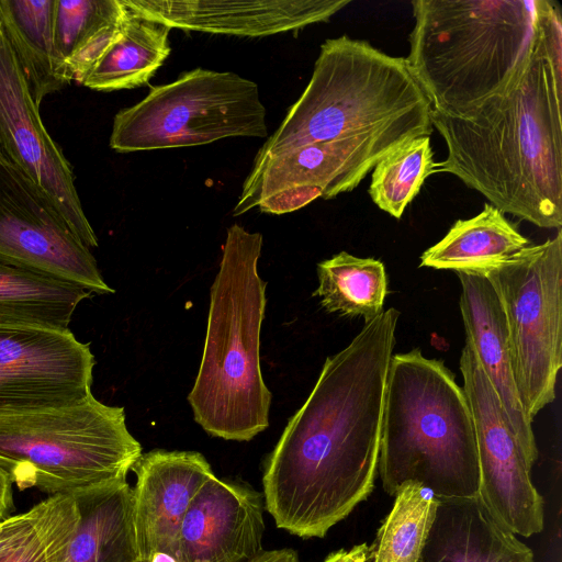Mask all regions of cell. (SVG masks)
<instances>
[{
  "label": "cell",
  "mask_w": 562,
  "mask_h": 562,
  "mask_svg": "<svg viewBox=\"0 0 562 562\" xmlns=\"http://www.w3.org/2000/svg\"><path fill=\"white\" fill-rule=\"evenodd\" d=\"M266 115L256 82L232 71L195 68L119 111L110 147L133 153L262 138L268 136Z\"/></svg>",
  "instance_id": "obj_8"
},
{
  "label": "cell",
  "mask_w": 562,
  "mask_h": 562,
  "mask_svg": "<svg viewBox=\"0 0 562 562\" xmlns=\"http://www.w3.org/2000/svg\"><path fill=\"white\" fill-rule=\"evenodd\" d=\"M123 0H55L54 44L72 81L86 75L122 29Z\"/></svg>",
  "instance_id": "obj_24"
},
{
  "label": "cell",
  "mask_w": 562,
  "mask_h": 562,
  "mask_svg": "<svg viewBox=\"0 0 562 562\" xmlns=\"http://www.w3.org/2000/svg\"><path fill=\"white\" fill-rule=\"evenodd\" d=\"M80 514L68 562H134L137 559L128 483L76 497Z\"/></svg>",
  "instance_id": "obj_23"
},
{
  "label": "cell",
  "mask_w": 562,
  "mask_h": 562,
  "mask_svg": "<svg viewBox=\"0 0 562 562\" xmlns=\"http://www.w3.org/2000/svg\"><path fill=\"white\" fill-rule=\"evenodd\" d=\"M435 161L430 136L411 139L382 158L373 168L369 194L374 204L395 218L419 193Z\"/></svg>",
  "instance_id": "obj_28"
},
{
  "label": "cell",
  "mask_w": 562,
  "mask_h": 562,
  "mask_svg": "<svg viewBox=\"0 0 562 562\" xmlns=\"http://www.w3.org/2000/svg\"><path fill=\"white\" fill-rule=\"evenodd\" d=\"M132 471V521L137 559L150 562L157 553L173 557L183 517L213 473L195 451L151 450L138 458Z\"/></svg>",
  "instance_id": "obj_15"
},
{
  "label": "cell",
  "mask_w": 562,
  "mask_h": 562,
  "mask_svg": "<svg viewBox=\"0 0 562 562\" xmlns=\"http://www.w3.org/2000/svg\"><path fill=\"white\" fill-rule=\"evenodd\" d=\"M55 0H0V25L40 106L72 82L54 44Z\"/></svg>",
  "instance_id": "obj_20"
},
{
  "label": "cell",
  "mask_w": 562,
  "mask_h": 562,
  "mask_svg": "<svg viewBox=\"0 0 562 562\" xmlns=\"http://www.w3.org/2000/svg\"><path fill=\"white\" fill-rule=\"evenodd\" d=\"M79 518L75 496L53 495L45 518L8 562H68Z\"/></svg>",
  "instance_id": "obj_29"
},
{
  "label": "cell",
  "mask_w": 562,
  "mask_h": 562,
  "mask_svg": "<svg viewBox=\"0 0 562 562\" xmlns=\"http://www.w3.org/2000/svg\"><path fill=\"white\" fill-rule=\"evenodd\" d=\"M431 132L430 122H400L373 132L311 143L254 162L233 215L255 207L276 215L291 213L318 198L328 200L352 191L387 154Z\"/></svg>",
  "instance_id": "obj_10"
},
{
  "label": "cell",
  "mask_w": 562,
  "mask_h": 562,
  "mask_svg": "<svg viewBox=\"0 0 562 562\" xmlns=\"http://www.w3.org/2000/svg\"><path fill=\"white\" fill-rule=\"evenodd\" d=\"M247 562H300L292 549L263 550Z\"/></svg>",
  "instance_id": "obj_33"
},
{
  "label": "cell",
  "mask_w": 562,
  "mask_h": 562,
  "mask_svg": "<svg viewBox=\"0 0 562 562\" xmlns=\"http://www.w3.org/2000/svg\"><path fill=\"white\" fill-rule=\"evenodd\" d=\"M38 108L0 25V161L46 196L88 248L97 247L71 166L47 133Z\"/></svg>",
  "instance_id": "obj_13"
},
{
  "label": "cell",
  "mask_w": 562,
  "mask_h": 562,
  "mask_svg": "<svg viewBox=\"0 0 562 562\" xmlns=\"http://www.w3.org/2000/svg\"><path fill=\"white\" fill-rule=\"evenodd\" d=\"M263 495L210 479L189 506L177 537V562H247L262 549Z\"/></svg>",
  "instance_id": "obj_16"
},
{
  "label": "cell",
  "mask_w": 562,
  "mask_h": 562,
  "mask_svg": "<svg viewBox=\"0 0 562 562\" xmlns=\"http://www.w3.org/2000/svg\"><path fill=\"white\" fill-rule=\"evenodd\" d=\"M323 562H371L370 547L361 543L349 550L340 549L328 554Z\"/></svg>",
  "instance_id": "obj_31"
},
{
  "label": "cell",
  "mask_w": 562,
  "mask_h": 562,
  "mask_svg": "<svg viewBox=\"0 0 562 562\" xmlns=\"http://www.w3.org/2000/svg\"><path fill=\"white\" fill-rule=\"evenodd\" d=\"M126 8L121 31L81 83L89 89L109 92L142 87L170 54L171 29Z\"/></svg>",
  "instance_id": "obj_22"
},
{
  "label": "cell",
  "mask_w": 562,
  "mask_h": 562,
  "mask_svg": "<svg viewBox=\"0 0 562 562\" xmlns=\"http://www.w3.org/2000/svg\"><path fill=\"white\" fill-rule=\"evenodd\" d=\"M378 471L394 496L417 483L437 499L479 496L476 432L467 394L441 360L416 348L390 361Z\"/></svg>",
  "instance_id": "obj_4"
},
{
  "label": "cell",
  "mask_w": 562,
  "mask_h": 562,
  "mask_svg": "<svg viewBox=\"0 0 562 562\" xmlns=\"http://www.w3.org/2000/svg\"><path fill=\"white\" fill-rule=\"evenodd\" d=\"M461 283L460 311L467 340L503 407L507 422L528 462L538 449L530 418L516 387L509 340L498 297L482 274L457 273Z\"/></svg>",
  "instance_id": "obj_18"
},
{
  "label": "cell",
  "mask_w": 562,
  "mask_h": 562,
  "mask_svg": "<svg viewBox=\"0 0 562 562\" xmlns=\"http://www.w3.org/2000/svg\"><path fill=\"white\" fill-rule=\"evenodd\" d=\"M463 390L470 403L480 468L479 496L492 516L515 535L543 529V498L530 479L522 452L477 357L465 339L460 357Z\"/></svg>",
  "instance_id": "obj_11"
},
{
  "label": "cell",
  "mask_w": 562,
  "mask_h": 562,
  "mask_svg": "<svg viewBox=\"0 0 562 562\" xmlns=\"http://www.w3.org/2000/svg\"><path fill=\"white\" fill-rule=\"evenodd\" d=\"M142 456L124 408L92 394L76 404L0 413V465L20 490L80 496L127 483Z\"/></svg>",
  "instance_id": "obj_7"
},
{
  "label": "cell",
  "mask_w": 562,
  "mask_h": 562,
  "mask_svg": "<svg viewBox=\"0 0 562 562\" xmlns=\"http://www.w3.org/2000/svg\"><path fill=\"white\" fill-rule=\"evenodd\" d=\"M529 245L503 212L486 203L468 220H458L445 237L420 256V267L484 274Z\"/></svg>",
  "instance_id": "obj_21"
},
{
  "label": "cell",
  "mask_w": 562,
  "mask_h": 562,
  "mask_svg": "<svg viewBox=\"0 0 562 562\" xmlns=\"http://www.w3.org/2000/svg\"><path fill=\"white\" fill-rule=\"evenodd\" d=\"M150 562H177V560L170 554L157 553L151 558Z\"/></svg>",
  "instance_id": "obj_34"
},
{
  "label": "cell",
  "mask_w": 562,
  "mask_h": 562,
  "mask_svg": "<svg viewBox=\"0 0 562 562\" xmlns=\"http://www.w3.org/2000/svg\"><path fill=\"white\" fill-rule=\"evenodd\" d=\"M134 562H144V561H140V560H136V561H134Z\"/></svg>",
  "instance_id": "obj_35"
},
{
  "label": "cell",
  "mask_w": 562,
  "mask_h": 562,
  "mask_svg": "<svg viewBox=\"0 0 562 562\" xmlns=\"http://www.w3.org/2000/svg\"><path fill=\"white\" fill-rule=\"evenodd\" d=\"M53 496L37 503L27 512L0 521V562H8L47 515Z\"/></svg>",
  "instance_id": "obj_30"
},
{
  "label": "cell",
  "mask_w": 562,
  "mask_h": 562,
  "mask_svg": "<svg viewBox=\"0 0 562 562\" xmlns=\"http://www.w3.org/2000/svg\"><path fill=\"white\" fill-rule=\"evenodd\" d=\"M94 364L90 345L70 329L0 325V413L83 401Z\"/></svg>",
  "instance_id": "obj_14"
},
{
  "label": "cell",
  "mask_w": 562,
  "mask_h": 562,
  "mask_svg": "<svg viewBox=\"0 0 562 562\" xmlns=\"http://www.w3.org/2000/svg\"><path fill=\"white\" fill-rule=\"evenodd\" d=\"M91 292L76 284L0 262V325L69 329Z\"/></svg>",
  "instance_id": "obj_25"
},
{
  "label": "cell",
  "mask_w": 562,
  "mask_h": 562,
  "mask_svg": "<svg viewBox=\"0 0 562 562\" xmlns=\"http://www.w3.org/2000/svg\"><path fill=\"white\" fill-rule=\"evenodd\" d=\"M317 276L314 295L327 312L366 323L383 311L387 277L382 261L340 251L317 265Z\"/></svg>",
  "instance_id": "obj_26"
},
{
  "label": "cell",
  "mask_w": 562,
  "mask_h": 562,
  "mask_svg": "<svg viewBox=\"0 0 562 562\" xmlns=\"http://www.w3.org/2000/svg\"><path fill=\"white\" fill-rule=\"evenodd\" d=\"M418 562H533V553L476 496L438 499Z\"/></svg>",
  "instance_id": "obj_19"
},
{
  "label": "cell",
  "mask_w": 562,
  "mask_h": 562,
  "mask_svg": "<svg viewBox=\"0 0 562 562\" xmlns=\"http://www.w3.org/2000/svg\"><path fill=\"white\" fill-rule=\"evenodd\" d=\"M431 105L405 58L347 35L326 40L312 77L274 133L258 150V162L315 142L373 132L387 125L430 121Z\"/></svg>",
  "instance_id": "obj_6"
},
{
  "label": "cell",
  "mask_w": 562,
  "mask_h": 562,
  "mask_svg": "<svg viewBox=\"0 0 562 562\" xmlns=\"http://www.w3.org/2000/svg\"><path fill=\"white\" fill-rule=\"evenodd\" d=\"M398 317L393 307L382 311L327 357L289 419L262 477L265 508L278 528L323 538L371 494Z\"/></svg>",
  "instance_id": "obj_1"
},
{
  "label": "cell",
  "mask_w": 562,
  "mask_h": 562,
  "mask_svg": "<svg viewBox=\"0 0 562 562\" xmlns=\"http://www.w3.org/2000/svg\"><path fill=\"white\" fill-rule=\"evenodd\" d=\"M0 262L76 284L91 293H114L97 260L55 205L0 161Z\"/></svg>",
  "instance_id": "obj_12"
},
{
  "label": "cell",
  "mask_w": 562,
  "mask_h": 562,
  "mask_svg": "<svg viewBox=\"0 0 562 562\" xmlns=\"http://www.w3.org/2000/svg\"><path fill=\"white\" fill-rule=\"evenodd\" d=\"M562 14L538 0V35L521 79L476 109H431L447 146L432 173L448 172L491 205L541 228L562 226Z\"/></svg>",
  "instance_id": "obj_2"
},
{
  "label": "cell",
  "mask_w": 562,
  "mask_h": 562,
  "mask_svg": "<svg viewBox=\"0 0 562 562\" xmlns=\"http://www.w3.org/2000/svg\"><path fill=\"white\" fill-rule=\"evenodd\" d=\"M12 487L9 472L0 465V521L8 518L13 509Z\"/></svg>",
  "instance_id": "obj_32"
},
{
  "label": "cell",
  "mask_w": 562,
  "mask_h": 562,
  "mask_svg": "<svg viewBox=\"0 0 562 562\" xmlns=\"http://www.w3.org/2000/svg\"><path fill=\"white\" fill-rule=\"evenodd\" d=\"M394 497L393 507L370 547L371 562H418L438 499L417 483L404 484Z\"/></svg>",
  "instance_id": "obj_27"
},
{
  "label": "cell",
  "mask_w": 562,
  "mask_h": 562,
  "mask_svg": "<svg viewBox=\"0 0 562 562\" xmlns=\"http://www.w3.org/2000/svg\"><path fill=\"white\" fill-rule=\"evenodd\" d=\"M169 29L260 37L326 22L350 0H123Z\"/></svg>",
  "instance_id": "obj_17"
},
{
  "label": "cell",
  "mask_w": 562,
  "mask_h": 562,
  "mask_svg": "<svg viewBox=\"0 0 562 562\" xmlns=\"http://www.w3.org/2000/svg\"><path fill=\"white\" fill-rule=\"evenodd\" d=\"M501 303L520 402L530 420L555 400L562 367V232L483 274Z\"/></svg>",
  "instance_id": "obj_9"
},
{
  "label": "cell",
  "mask_w": 562,
  "mask_h": 562,
  "mask_svg": "<svg viewBox=\"0 0 562 562\" xmlns=\"http://www.w3.org/2000/svg\"><path fill=\"white\" fill-rule=\"evenodd\" d=\"M262 235L233 224L210 292L202 360L188 396L211 436L249 441L269 426L271 393L260 369L267 283L258 273Z\"/></svg>",
  "instance_id": "obj_5"
},
{
  "label": "cell",
  "mask_w": 562,
  "mask_h": 562,
  "mask_svg": "<svg viewBox=\"0 0 562 562\" xmlns=\"http://www.w3.org/2000/svg\"><path fill=\"white\" fill-rule=\"evenodd\" d=\"M406 64L431 105L460 116L512 89L538 35V0H415Z\"/></svg>",
  "instance_id": "obj_3"
}]
</instances>
